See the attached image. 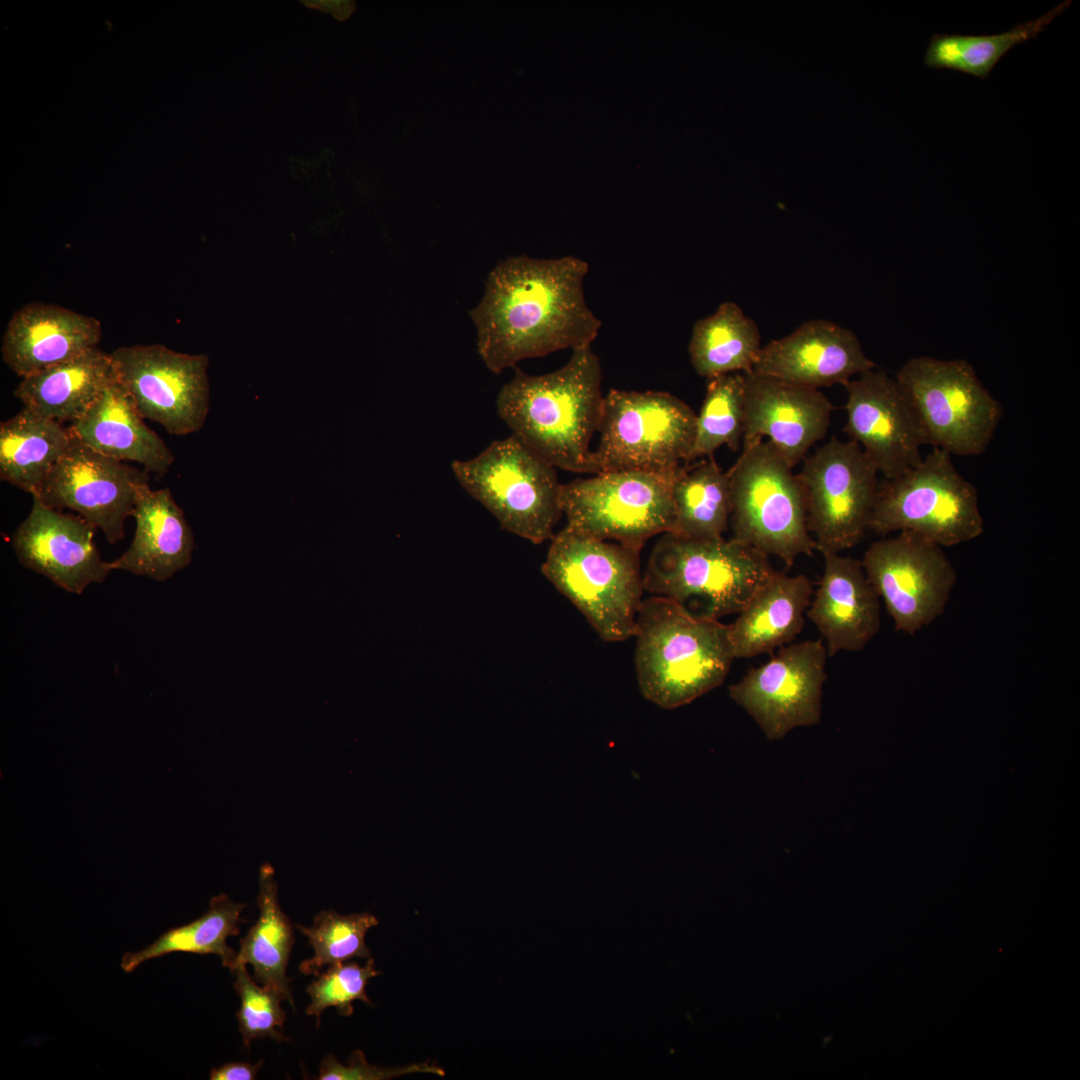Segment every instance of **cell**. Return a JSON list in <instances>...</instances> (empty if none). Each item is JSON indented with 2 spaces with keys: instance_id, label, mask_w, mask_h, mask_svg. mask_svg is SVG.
<instances>
[{
  "instance_id": "obj_26",
  "label": "cell",
  "mask_w": 1080,
  "mask_h": 1080,
  "mask_svg": "<svg viewBox=\"0 0 1080 1080\" xmlns=\"http://www.w3.org/2000/svg\"><path fill=\"white\" fill-rule=\"evenodd\" d=\"M117 380L111 353L97 347L21 378L14 396L24 408L43 417L73 423Z\"/></svg>"
},
{
  "instance_id": "obj_15",
  "label": "cell",
  "mask_w": 1080,
  "mask_h": 1080,
  "mask_svg": "<svg viewBox=\"0 0 1080 1080\" xmlns=\"http://www.w3.org/2000/svg\"><path fill=\"white\" fill-rule=\"evenodd\" d=\"M827 650L822 640L790 643L729 687L730 698L757 723L767 739L820 723Z\"/></svg>"
},
{
  "instance_id": "obj_37",
  "label": "cell",
  "mask_w": 1080,
  "mask_h": 1080,
  "mask_svg": "<svg viewBox=\"0 0 1080 1080\" xmlns=\"http://www.w3.org/2000/svg\"><path fill=\"white\" fill-rule=\"evenodd\" d=\"M429 1073L444 1076L442 1068L426 1061L400 1067H379L367 1062L361 1050L351 1053L347 1065L341 1064L333 1054L325 1056L319 1067V1080H388L408 1074Z\"/></svg>"
},
{
  "instance_id": "obj_32",
  "label": "cell",
  "mask_w": 1080,
  "mask_h": 1080,
  "mask_svg": "<svg viewBox=\"0 0 1080 1080\" xmlns=\"http://www.w3.org/2000/svg\"><path fill=\"white\" fill-rule=\"evenodd\" d=\"M1071 3L1064 1L1039 18L999 34H934L927 46L924 64L933 69H949L985 79L1009 50L1036 38Z\"/></svg>"
},
{
  "instance_id": "obj_2",
  "label": "cell",
  "mask_w": 1080,
  "mask_h": 1080,
  "mask_svg": "<svg viewBox=\"0 0 1080 1080\" xmlns=\"http://www.w3.org/2000/svg\"><path fill=\"white\" fill-rule=\"evenodd\" d=\"M601 382L591 346L575 349L565 365L547 374L515 367L498 393L497 412L514 437L555 468L592 473L590 442L602 414Z\"/></svg>"
},
{
  "instance_id": "obj_20",
  "label": "cell",
  "mask_w": 1080,
  "mask_h": 1080,
  "mask_svg": "<svg viewBox=\"0 0 1080 1080\" xmlns=\"http://www.w3.org/2000/svg\"><path fill=\"white\" fill-rule=\"evenodd\" d=\"M875 367L851 330L826 319H811L762 346L751 372L820 389L844 386Z\"/></svg>"
},
{
  "instance_id": "obj_11",
  "label": "cell",
  "mask_w": 1080,
  "mask_h": 1080,
  "mask_svg": "<svg viewBox=\"0 0 1080 1080\" xmlns=\"http://www.w3.org/2000/svg\"><path fill=\"white\" fill-rule=\"evenodd\" d=\"M682 466L668 472H600L562 484L566 525L590 537L642 549L649 538L672 530V489Z\"/></svg>"
},
{
  "instance_id": "obj_7",
  "label": "cell",
  "mask_w": 1080,
  "mask_h": 1080,
  "mask_svg": "<svg viewBox=\"0 0 1080 1080\" xmlns=\"http://www.w3.org/2000/svg\"><path fill=\"white\" fill-rule=\"evenodd\" d=\"M951 454L933 448L905 473L879 482L869 530L908 531L950 547L982 535L975 486L954 467Z\"/></svg>"
},
{
  "instance_id": "obj_36",
  "label": "cell",
  "mask_w": 1080,
  "mask_h": 1080,
  "mask_svg": "<svg viewBox=\"0 0 1080 1080\" xmlns=\"http://www.w3.org/2000/svg\"><path fill=\"white\" fill-rule=\"evenodd\" d=\"M380 973L375 969V961L372 957L367 959L364 966L356 962H338L329 965L327 970L317 974L316 979L306 988L311 997L306 1014L315 1016L319 1026L320 1016L328 1007H335L340 1015L348 1017L353 1014L352 1003L355 1000L372 1005V1001L366 994V986L369 979Z\"/></svg>"
},
{
  "instance_id": "obj_31",
  "label": "cell",
  "mask_w": 1080,
  "mask_h": 1080,
  "mask_svg": "<svg viewBox=\"0 0 1080 1080\" xmlns=\"http://www.w3.org/2000/svg\"><path fill=\"white\" fill-rule=\"evenodd\" d=\"M244 903L232 901L221 893L209 901L208 910L198 919L164 932L156 941L138 952H127L121 959V968L133 972L145 961L173 952L215 954L224 967H235L237 952L229 947V936L240 933L239 924L244 922L241 913Z\"/></svg>"
},
{
  "instance_id": "obj_3",
  "label": "cell",
  "mask_w": 1080,
  "mask_h": 1080,
  "mask_svg": "<svg viewBox=\"0 0 1080 1080\" xmlns=\"http://www.w3.org/2000/svg\"><path fill=\"white\" fill-rule=\"evenodd\" d=\"M633 637L640 691L665 709L720 686L735 659L729 625L657 596L643 599Z\"/></svg>"
},
{
  "instance_id": "obj_24",
  "label": "cell",
  "mask_w": 1080,
  "mask_h": 1080,
  "mask_svg": "<svg viewBox=\"0 0 1080 1080\" xmlns=\"http://www.w3.org/2000/svg\"><path fill=\"white\" fill-rule=\"evenodd\" d=\"M73 437L113 459L136 462L146 472L165 474L174 455L149 428L133 400L117 381L109 385L89 410L68 427Z\"/></svg>"
},
{
  "instance_id": "obj_10",
  "label": "cell",
  "mask_w": 1080,
  "mask_h": 1080,
  "mask_svg": "<svg viewBox=\"0 0 1080 1080\" xmlns=\"http://www.w3.org/2000/svg\"><path fill=\"white\" fill-rule=\"evenodd\" d=\"M695 423L691 407L670 393L611 389L591 452L592 473L675 470L687 463Z\"/></svg>"
},
{
  "instance_id": "obj_16",
  "label": "cell",
  "mask_w": 1080,
  "mask_h": 1080,
  "mask_svg": "<svg viewBox=\"0 0 1080 1080\" xmlns=\"http://www.w3.org/2000/svg\"><path fill=\"white\" fill-rule=\"evenodd\" d=\"M146 485L149 475L145 470L107 457L72 436L68 449L34 495L53 509L75 511L114 544L124 537L125 522L133 515L139 492Z\"/></svg>"
},
{
  "instance_id": "obj_38",
  "label": "cell",
  "mask_w": 1080,
  "mask_h": 1080,
  "mask_svg": "<svg viewBox=\"0 0 1080 1080\" xmlns=\"http://www.w3.org/2000/svg\"><path fill=\"white\" fill-rule=\"evenodd\" d=\"M263 1065V1060L256 1064L247 1062H227L220 1067L212 1068L209 1079L211 1080H252Z\"/></svg>"
},
{
  "instance_id": "obj_5",
  "label": "cell",
  "mask_w": 1080,
  "mask_h": 1080,
  "mask_svg": "<svg viewBox=\"0 0 1080 1080\" xmlns=\"http://www.w3.org/2000/svg\"><path fill=\"white\" fill-rule=\"evenodd\" d=\"M640 552L566 525L552 537L541 570L604 641H624L633 637L645 591Z\"/></svg>"
},
{
  "instance_id": "obj_13",
  "label": "cell",
  "mask_w": 1080,
  "mask_h": 1080,
  "mask_svg": "<svg viewBox=\"0 0 1080 1080\" xmlns=\"http://www.w3.org/2000/svg\"><path fill=\"white\" fill-rule=\"evenodd\" d=\"M111 356L118 382L144 419L176 436L204 426L210 408L207 355L136 344L119 347Z\"/></svg>"
},
{
  "instance_id": "obj_18",
  "label": "cell",
  "mask_w": 1080,
  "mask_h": 1080,
  "mask_svg": "<svg viewBox=\"0 0 1080 1080\" xmlns=\"http://www.w3.org/2000/svg\"><path fill=\"white\" fill-rule=\"evenodd\" d=\"M745 420L742 448L767 438L794 468L829 429L834 406L819 389L744 373Z\"/></svg>"
},
{
  "instance_id": "obj_21",
  "label": "cell",
  "mask_w": 1080,
  "mask_h": 1080,
  "mask_svg": "<svg viewBox=\"0 0 1080 1080\" xmlns=\"http://www.w3.org/2000/svg\"><path fill=\"white\" fill-rule=\"evenodd\" d=\"M823 574L806 616L822 639L827 654L858 652L880 630V598L859 559L824 552Z\"/></svg>"
},
{
  "instance_id": "obj_23",
  "label": "cell",
  "mask_w": 1080,
  "mask_h": 1080,
  "mask_svg": "<svg viewBox=\"0 0 1080 1080\" xmlns=\"http://www.w3.org/2000/svg\"><path fill=\"white\" fill-rule=\"evenodd\" d=\"M132 516L136 520L134 538L121 556L109 562L111 571L166 581L190 564L194 535L169 488L144 486Z\"/></svg>"
},
{
  "instance_id": "obj_28",
  "label": "cell",
  "mask_w": 1080,
  "mask_h": 1080,
  "mask_svg": "<svg viewBox=\"0 0 1080 1080\" xmlns=\"http://www.w3.org/2000/svg\"><path fill=\"white\" fill-rule=\"evenodd\" d=\"M257 906L258 919L239 941L235 967L250 964L256 982L280 991L294 1007L290 978L286 976L294 932L279 904L275 871L269 863L259 869Z\"/></svg>"
},
{
  "instance_id": "obj_14",
  "label": "cell",
  "mask_w": 1080,
  "mask_h": 1080,
  "mask_svg": "<svg viewBox=\"0 0 1080 1080\" xmlns=\"http://www.w3.org/2000/svg\"><path fill=\"white\" fill-rule=\"evenodd\" d=\"M861 562L896 630L909 635L944 612L957 580L942 547L908 531L873 542Z\"/></svg>"
},
{
  "instance_id": "obj_17",
  "label": "cell",
  "mask_w": 1080,
  "mask_h": 1080,
  "mask_svg": "<svg viewBox=\"0 0 1080 1080\" xmlns=\"http://www.w3.org/2000/svg\"><path fill=\"white\" fill-rule=\"evenodd\" d=\"M844 385L845 433L885 479L918 465L926 444L917 416L895 378L871 369Z\"/></svg>"
},
{
  "instance_id": "obj_35",
  "label": "cell",
  "mask_w": 1080,
  "mask_h": 1080,
  "mask_svg": "<svg viewBox=\"0 0 1080 1080\" xmlns=\"http://www.w3.org/2000/svg\"><path fill=\"white\" fill-rule=\"evenodd\" d=\"M232 972L235 975L233 987L240 997L236 1018L243 1045L249 1047L256 1038L287 1040L278 1030L285 1022V1011L281 1007V1002L286 1001L285 996L274 988L258 985L246 965H237Z\"/></svg>"
},
{
  "instance_id": "obj_9",
  "label": "cell",
  "mask_w": 1080,
  "mask_h": 1080,
  "mask_svg": "<svg viewBox=\"0 0 1080 1080\" xmlns=\"http://www.w3.org/2000/svg\"><path fill=\"white\" fill-rule=\"evenodd\" d=\"M895 380L908 398L925 443L951 455L977 456L992 441L1003 410L966 360H908Z\"/></svg>"
},
{
  "instance_id": "obj_30",
  "label": "cell",
  "mask_w": 1080,
  "mask_h": 1080,
  "mask_svg": "<svg viewBox=\"0 0 1080 1080\" xmlns=\"http://www.w3.org/2000/svg\"><path fill=\"white\" fill-rule=\"evenodd\" d=\"M674 523L670 533L695 539L723 537L732 509L728 472L714 458L684 464L672 489Z\"/></svg>"
},
{
  "instance_id": "obj_6",
  "label": "cell",
  "mask_w": 1080,
  "mask_h": 1080,
  "mask_svg": "<svg viewBox=\"0 0 1080 1080\" xmlns=\"http://www.w3.org/2000/svg\"><path fill=\"white\" fill-rule=\"evenodd\" d=\"M451 469L461 487L502 529L534 544L551 540L563 515L556 468L513 435L494 440Z\"/></svg>"
},
{
  "instance_id": "obj_19",
  "label": "cell",
  "mask_w": 1080,
  "mask_h": 1080,
  "mask_svg": "<svg viewBox=\"0 0 1080 1080\" xmlns=\"http://www.w3.org/2000/svg\"><path fill=\"white\" fill-rule=\"evenodd\" d=\"M28 516L11 537L21 565L50 579L58 587L81 594L111 572L94 542V528L80 516L45 505L36 495Z\"/></svg>"
},
{
  "instance_id": "obj_25",
  "label": "cell",
  "mask_w": 1080,
  "mask_h": 1080,
  "mask_svg": "<svg viewBox=\"0 0 1080 1080\" xmlns=\"http://www.w3.org/2000/svg\"><path fill=\"white\" fill-rule=\"evenodd\" d=\"M812 595L813 584L807 576L776 571L729 624L735 659L772 653L790 644L804 627Z\"/></svg>"
},
{
  "instance_id": "obj_33",
  "label": "cell",
  "mask_w": 1080,
  "mask_h": 1080,
  "mask_svg": "<svg viewBox=\"0 0 1080 1080\" xmlns=\"http://www.w3.org/2000/svg\"><path fill=\"white\" fill-rule=\"evenodd\" d=\"M708 380L700 411L696 414L693 445L686 464L699 457L712 458L716 450L742 447L745 420L744 373H728Z\"/></svg>"
},
{
  "instance_id": "obj_29",
  "label": "cell",
  "mask_w": 1080,
  "mask_h": 1080,
  "mask_svg": "<svg viewBox=\"0 0 1080 1080\" xmlns=\"http://www.w3.org/2000/svg\"><path fill=\"white\" fill-rule=\"evenodd\" d=\"M756 323L735 302L693 326L688 352L695 372L707 379L728 373H750L761 349Z\"/></svg>"
},
{
  "instance_id": "obj_12",
  "label": "cell",
  "mask_w": 1080,
  "mask_h": 1080,
  "mask_svg": "<svg viewBox=\"0 0 1080 1080\" xmlns=\"http://www.w3.org/2000/svg\"><path fill=\"white\" fill-rule=\"evenodd\" d=\"M815 550L841 553L869 530L878 471L861 447L834 436L806 456L796 474Z\"/></svg>"
},
{
  "instance_id": "obj_27",
  "label": "cell",
  "mask_w": 1080,
  "mask_h": 1080,
  "mask_svg": "<svg viewBox=\"0 0 1080 1080\" xmlns=\"http://www.w3.org/2000/svg\"><path fill=\"white\" fill-rule=\"evenodd\" d=\"M71 440L61 423L23 407L0 424V479L36 494Z\"/></svg>"
},
{
  "instance_id": "obj_8",
  "label": "cell",
  "mask_w": 1080,
  "mask_h": 1080,
  "mask_svg": "<svg viewBox=\"0 0 1080 1080\" xmlns=\"http://www.w3.org/2000/svg\"><path fill=\"white\" fill-rule=\"evenodd\" d=\"M792 470L769 442L759 441L742 448L727 471L732 538L787 566L815 550L803 490Z\"/></svg>"
},
{
  "instance_id": "obj_22",
  "label": "cell",
  "mask_w": 1080,
  "mask_h": 1080,
  "mask_svg": "<svg viewBox=\"0 0 1080 1080\" xmlns=\"http://www.w3.org/2000/svg\"><path fill=\"white\" fill-rule=\"evenodd\" d=\"M101 335L95 317L55 304L28 303L6 326L2 360L23 378L97 348Z\"/></svg>"
},
{
  "instance_id": "obj_1",
  "label": "cell",
  "mask_w": 1080,
  "mask_h": 1080,
  "mask_svg": "<svg viewBox=\"0 0 1080 1080\" xmlns=\"http://www.w3.org/2000/svg\"><path fill=\"white\" fill-rule=\"evenodd\" d=\"M589 265L575 256H512L489 273L470 317L485 366L500 373L528 358L591 346L601 320L585 300Z\"/></svg>"
},
{
  "instance_id": "obj_4",
  "label": "cell",
  "mask_w": 1080,
  "mask_h": 1080,
  "mask_svg": "<svg viewBox=\"0 0 1080 1080\" xmlns=\"http://www.w3.org/2000/svg\"><path fill=\"white\" fill-rule=\"evenodd\" d=\"M769 556L734 538L695 539L664 533L643 571L644 590L696 615L739 613L776 573Z\"/></svg>"
},
{
  "instance_id": "obj_34",
  "label": "cell",
  "mask_w": 1080,
  "mask_h": 1080,
  "mask_svg": "<svg viewBox=\"0 0 1080 1080\" xmlns=\"http://www.w3.org/2000/svg\"><path fill=\"white\" fill-rule=\"evenodd\" d=\"M378 923V919L368 912L341 915L332 910H322L314 917L311 927L296 924L314 950L312 958L300 963V971L316 976L324 966L354 957L369 959L371 952L365 943V936Z\"/></svg>"
}]
</instances>
